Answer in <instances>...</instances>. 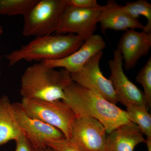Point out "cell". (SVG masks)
I'll return each instance as SVG.
<instances>
[{"instance_id": "obj_1", "label": "cell", "mask_w": 151, "mask_h": 151, "mask_svg": "<svg viewBox=\"0 0 151 151\" xmlns=\"http://www.w3.org/2000/svg\"><path fill=\"white\" fill-rule=\"evenodd\" d=\"M63 100L76 117L88 116L96 119L103 124L108 134L122 125L132 123L126 111L73 81L65 88Z\"/></svg>"}, {"instance_id": "obj_2", "label": "cell", "mask_w": 151, "mask_h": 151, "mask_svg": "<svg viewBox=\"0 0 151 151\" xmlns=\"http://www.w3.org/2000/svg\"><path fill=\"white\" fill-rule=\"evenodd\" d=\"M72 81L70 73L63 69L48 67L43 62L28 67L21 78L22 98L46 101L63 100L64 90Z\"/></svg>"}, {"instance_id": "obj_3", "label": "cell", "mask_w": 151, "mask_h": 151, "mask_svg": "<svg viewBox=\"0 0 151 151\" xmlns=\"http://www.w3.org/2000/svg\"><path fill=\"white\" fill-rule=\"evenodd\" d=\"M85 40L72 34H52L36 37L6 57L10 66L22 60L42 62L61 59L76 51Z\"/></svg>"}, {"instance_id": "obj_4", "label": "cell", "mask_w": 151, "mask_h": 151, "mask_svg": "<svg viewBox=\"0 0 151 151\" xmlns=\"http://www.w3.org/2000/svg\"><path fill=\"white\" fill-rule=\"evenodd\" d=\"M22 106L28 116L55 127L66 139H71L76 117L63 100L55 101L22 98Z\"/></svg>"}, {"instance_id": "obj_5", "label": "cell", "mask_w": 151, "mask_h": 151, "mask_svg": "<svg viewBox=\"0 0 151 151\" xmlns=\"http://www.w3.org/2000/svg\"><path fill=\"white\" fill-rule=\"evenodd\" d=\"M68 6L66 0H38L23 16V34L36 37L55 33Z\"/></svg>"}, {"instance_id": "obj_6", "label": "cell", "mask_w": 151, "mask_h": 151, "mask_svg": "<svg viewBox=\"0 0 151 151\" xmlns=\"http://www.w3.org/2000/svg\"><path fill=\"white\" fill-rule=\"evenodd\" d=\"M12 107L18 124L35 150L46 148L50 141L65 138L55 127L28 116L21 103H12Z\"/></svg>"}, {"instance_id": "obj_7", "label": "cell", "mask_w": 151, "mask_h": 151, "mask_svg": "<svg viewBox=\"0 0 151 151\" xmlns=\"http://www.w3.org/2000/svg\"><path fill=\"white\" fill-rule=\"evenodd\" d=\"M103 51L92 57L80 70L70 73L71 79L76 84L92 90L113 104L118 103L113 85L103 75L100 66Z\"/></svg>"}, {"instance_id": "obj_8", "label": "cell", "mask_w": 151, "mask_h": 151, "mask_svg": "<svg viewBox=\"0 0 151 151\" xmlns=\"http://www.w3.org/2000/svg\"><path fill=\"white\" fill-rule=\"evenodd\" d=\"M123 60L122 55L117 48L114 51L113 59L109 61L111 70L109 79L113 85L117 101L126 108L137 104L145 105L148 108L144 92L124 73Z\"/></svg>"}, {"instance_id": "obj_9", "label": "cell", "mask_w": 151, "mask_h": 151, "mask_svg": "<svg viewBox=\"0 0 151 151\" xmlns=\"http://www.w3.org/2000/svg\"><path fill=\"white\" fill-rule=\"evenodd\" d=\"M103 10L68 6L55 33L72 34L87 39L94 35Z\"/></svg>"}, {"instance_id": "obj_10", "label": "cell", "mask_w": 151, "mask_h": 151, "mask_svg": "<svg viewBox=\"0 0 151 151\" xmlns=\"http://www.w3.org/2000/svg\"><path fill=\"white\" fill-rule=\"evenodd\" d=\"M106 133L105 127L96 119L78 116L70 139L81 151H104Z\"/></svg>"}, {"instance_id": "obj_11", "label": "cell", "mask_w": 151, "mask_h": 151, "mask_svg": "<svg viewBox=\"0 0 151 151\" xmlns=\"http://www.w3.org/2000/svg\"><path fill=\"white\" fill-rule=\"evenodd\" d=\"M106 43L100 35L94 34L86 40L75 52L68 56L55 60L42 61L48 67L63 69L69 73H75L82 68L92 57L103 51Z\"/></svg>"}, {"instance_id": "obj_12", "label": "cell", "mask_w": 151, "mask_h": 151, "mask_svg": "<svg viewBox=\"0 0 151 151\" xmlns=\"http://www.w3.org/2000/svg\"><path fill=\"white\" fill-rule=\"evenodd\" d=\"M151 47V33L129 29L120 38L117 49L122 55L124 67L129 70L136 66L141 57L149 54Z\"/></svg>"}, {"instance_id": "obj_13", "label": "cell", "mask_w": 151, "mask_h": 151, "mask_svg": "<svg viewBox=\"0 0 151 151\" xmlns=\"http://www.w3.org/2000/svg\"><path fill=\"white\" fill-rule=\"evenodd\" d=\"M103 32L107 29L127 31L136 29L143 30V25L138 19L133 18L125 12L122 6L113 1H108L102 11L99 19Z\"/></svg>"}, {"instance_id": "obj_14", "label": "cell", "mask_w": 151, "mask_h": 151, "mask_svg": "<svg viewBox=\"0 0 151 151\" xmlns=\"http://www.w3.org/2000/svg\"><path fill=\"white\" fill-rule=\"evenodd\" d=\"M146 142L138 126L131 123L122 125L108 134L104 151H134L137 145Z\"/></svg>"}, {"instance_id": "obj_15", "label": "cell", "mask_w": 151, "mask_h": 151, "mask_svg": "<svg viewBox=\"0 0 151 151\" xmlns=\"http://www.w3.org/2000/svg\"><path fill=\"white\" fill-rule=\"evenodd\" d=\"M8 97L4 95L0 98V146L10 141L15 140L22 134Z\"/></svg>"}, {"instance_id": "obj_16", "label": "cell", "mask_w": 151, "mask_h": 151, "mask_svg": "<svg viewBox=\"0 0 151 151\" xmlns=\"http://www.w3.org/2000/svg\"><path fill=\"white\" fill-rule=\"evenodd\" d=\"M127 115L131 122L137 125L147 138H151V116L147 105L137 104L127 108Z\"/></svg>"}, {"instance_id": "obj_17", "label": "cell", "mask_w": 151, "mask_h": 151, "mask_svg": "<svg viewBox=\"0 0 151 151\" xmlns=\"http://www.w3.org/2000/svg\"><path fill=\"white\" fill-rule=\"evenodd\" d=\"M123 10L133 18L138 19L141 16L145 17L147 23L144 26L143 31L151 33V4L146 0H138L134 2H127L122 6Z\"/></svg>"}, {"instance_id": "obj_18", "label": "cell", "mask_w": 151, "mask_h": 151, "mask_svg": "<svg viewBox=\"0 0 151 151\" xmlns=\"http://www.w3.org/2000/svg\"><path fill=\"white\" fill-rule=\"evenodd\" d=\"M38 0H0V15L24 16Z\"/></svg>"}, {"instance_id": "obj_19", "label": "cell", "mask_w": 151, "mask_h": 151, "mask_svg": "<svg viewBox=\"0 0 151 151\" xmlns=\"http://www.w3.org/2000/svg\"><path fill=\"white\" fill-rule=\"evenodd\" d=\"M136 81L144 88V93L149 108L151 105V56L142 68H141L136 77Z\"/></svg>"}, {"instance_id": "obj_20", "label": "cell", "mask_w": 151, "mask_h": 151, "mask_svg": "<svg viewBox=\"0 0 151 151\" xmlns=\"http://www.w3.org/2000/svg\"><path fill=\"white\" fill-rule=\"evenodd\" d=\"M47 147L52 151H81L70 139L65 138L50 141L47 143Z\"/></svg>"}, {"instance_id": "obj_21", "label": "cell", "mask_w": 151, "mask_h": 151, "mask_svg": "<svg viewBox=\"0 0 151 151\" xmlns=\"http://www.w3.org/2000/svg\"><path fill=\"white\" fill-rule=\"evenodd\" d=\"M68 5L91 9H104L105 6L100 5L96 0H66Z\"/></svg>"}, {"instance_id": "obj_22", "label": "cell", "mask_w": 151, "mask_h": 151, "mask_svg": "<svg viewBox=\"0 0 151 151\" xmlns=\"http://www.w3.org/2000/svg\"><path fill=\"white\" fill-rule=\"evenodd\" d=\"M16 143L15 151H36L32 144L26 137L22 134L15 140Z\"/></svg>"}, {"instance_id": "obj_23", "label": "cell", "mask_w": 151, "mask_h": 151, "mask_svg": "<svg viewBox=\"0 0 151 151\" xmlns=\"http://www.w3.org/2000/svg\"><path fill=\"white\" fill-rule=\"evenodd\" d=\"M145 144L147 147V151H151V138H147Z\"/></svg>"}, {"instance_id": "obj_24", "label": "cell", "mask_w": 151, "mask_h": 151, "mask_svg": "<svg viewBox=\"0 0 151 151\" xmlns=\"http://www.w3.org/2000/svg\"><path fill=\"white\" fill-rule=\"evenodd\" d=\"M41 151H52L51 149L49 147H47L46 148L41 150Z\"/></svg>"}, {"instance_id": "obj_25", "label": "cell", "mask_w": 151, "mask_h": 151, "mask_svg": "<svg viewBox=\"0 0 151 151\" xmlns=\"http://www.w3.org/2000/svg\"><path fill=\"white\" fill-rule=\"evenodd\" d=\"M3 33V29L2 28L1 26L0 25V35L2 34V33Z\"/></svg>"}, {"instance_id": "obj_26", "label": "cell", "mask_w": 151, "mask_h": 151, "mask_svg": "<svg viewBox=\"0 0 151 151\" xmlns=\"http://www.w3.org/2000/svg\"><path fill=\"white\" fill-rule=\"evenodd\" d=\"M36 151H41V150H36Z\"/></svg>"}]
</instances>
